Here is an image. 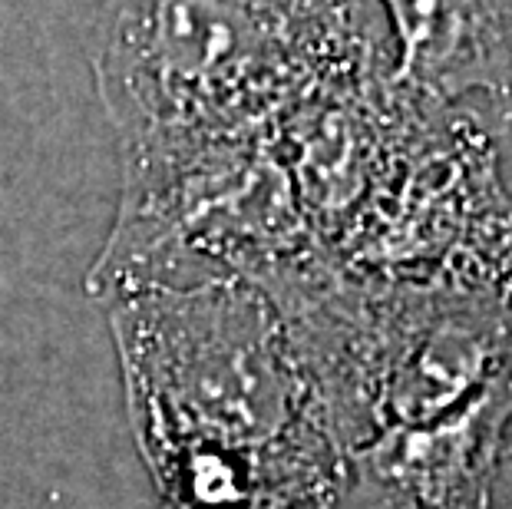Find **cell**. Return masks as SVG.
<instances>
[{
  "mask_svg": "<svg viewBox=\"0 0 512 509\" xmlns=\"http://www.w3.org/2000/svg\"><path fill=\"white\" fill-rule=\"evenodd\" d=\"M374 40L357 0H103L90 60L133 149L265 133Z\"/></svg>",
  "mask_w": 512,
  "mask_h": 509,
  "instance_id": "6da1fadb",
  "label": "cell"
},
{
  "mask_svg": "<svg viewBox=\"0 0 512 509\" xmlns=\"http://www.w3.org/2000/svg\"><path fill=\"white\" fill-rule=\"evenodd\" d=\"M512 420V357L446 414L347 450L344 509H489Z\"/></svg>",
  "mask_w": 512,
  "mask_h": 509,
  "instance_id": "7a4b0ae2",
  "label": "cell"
},
{
  "mask_svg": "<svg viewBox=\"0 0 512 509\" xmlns=\"http://www.w3.org/2000/svg\"><path fill=\"white\" fill-rule=\"evenodd\" d=\"M390 77L433 106L486 100L496 139L512 119V0H357Z\"/></svg>",
  "mask_w": 512,
  "mask_h": 509,
  "instance_id": "3957f363",
  "label": "cell"
},
{
  "mask_svg": "<svg viewBox=\"0 0 512 509\" xmlns=\"http://www.w3.org/2000/svg\"><path fill=\"white\" fill-rule=\"evenodd\" d=\"M506 463L512 467V437H506V440H503V447H499V467H506ZM496 509H512V493H509L506 500L499 503Z\"/></svg>",
  "mask_w": 512,
  "mask_h": 509,
  "instance_id": "277c9868",
  "label": "cell"
},
{
  "mask_svg": "<svg viewBox=\"0 0 512 509\" xmlns=\"http://www.w3.org/2000/svg\"><path fill=\"white\" fill-rule=\"evenodd\" d=\"M503 139H512V119H509V129H506V136Z\"/></svg>",
  "mask_w": 512,
  "mask_h": 509,
  "instance_id": "5b68a950",
  "label": "cell"
}]
</instances>
